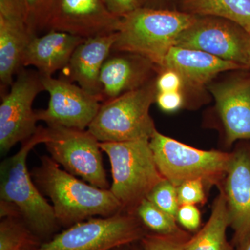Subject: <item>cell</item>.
Listing matches in <instances>:
<instances>
[{
    "instance_id": "7c38bea8",
    "label": "cell",
    "mask_w": 250,
    "mask_h": 250,
    "mask_svg": "<svg viewBox=\"0 0 250 250\" xmlns=\"http://www.w3.org/2000/svg\"><path fill=\"white\" fill-rule=\"evenodd\" d=\"M119 22L103 0H54L47 30L88 39L116 33Z\"/></svg>"
},
{
    "instance_id": "2e32d148",
    "label": "cell",
    "mask_w": 250,
    "mask_h": 250,
    "mask_svg": "<svg viewBox=\"0 0 250 250\" xmlns=\"http://www.w3.org/2000/svg\"><path fill=\"white\" fill-rule=\"evenodd\" d=\"M223 192L226 197L229 227L237 246L250 231V155L245 149L231 154Z\"/></svg>"
},
{
    "instance_id": "f1b7e54d",
    "label": "cell",
    "mask_w": 250,
    "mask_h": 250,
    "mask_svg": "<svg viewBox=\"0 0 250 250\" xmlns=\"http://www.w3.org/2000/svg\"><path fill=\"white\" fill-rule=\"evenodd\" d=\"M157 93L177 92L183 86L184 82L180 75L172 70L166 69L156 82Z\"/></svg>"
},
{
    "instance_id": "d590c367",
    "label": "cell",
    "mask_w": 250,
    "mask_h": 250,
    "mask_svg": "<svg viewBox=\"0 0 250 250\" xmlns=\"http://www.w3.org/2000/svg\"><path fill=\"white\" fill-rule=\"evenodd\" d=\"M249 38H250V34H249Z\"/></svg>"
},
{
    "instance_id": "ba28073f",
    "label": "cell",
    "mask_w": 250,
    "mask_h": 250,
    "mask_svg": "<svg viewBox=\"0 0 250 250\" xmlns=\"http://www.w3.org/2000/svg\"><path fill=\"white\" fill-rule=\"evenodd\" d=\"M45 91L40 73L23 67L16 75L9 91L0 104V152L6 154L18 143L30 139L37 132V111L34 100Z\"/></svg>"
},
{
    "instance_id": "52a82bcc",
    "label": "cell",
    "mask_w": 250,
    "mask_h": 250,
    "mask_svg": "<svg viewBox=\"0 0 250 250\" xmlns=\"http://www.w3.org/2000/svg\"><path fill=\"white\" fill-rule=\"evenodd\" d=\"M149 143L159 172L177 187L192 179L218 184L226 175L231 160V154L196 149L164 136L157 130Z\"/></svg>"
},
{
    "instance_id": "7a4b0ae2",
    "label": "cell",
    "mask_w": 250,
    "mask_h": 250,
    "mask_svg": "<svg viewBox=\"0 0 250 250\" xmlns=\"http://www.w3.org/2000/svg\"><path fill=\"white\" fill-rule=\"evenodd\" d=\"M197 19L188 13L140 8L120 18L112 52L141 56L162 67L179 34Z\"/></svg>"
},
{
    "instance_id": "277c9868",
    "label": "cell",
    "mask_w": 250,
    "mask_h": 250,
    "mask_svg": "<svg viewBox=\"0 0 250 250\" xmlns=\"http://www.w3.org/2000/svg\"><path fill=\"white\" fill-rule=\"evenodd\" d=\"M111 166L112 193L123 211L135 210L151 190L164 179L156 166L149 140L100 143Z\"/></svg>"
},
{
    "instance_id": "8992f818",
    "label": "cell",
    "mask_w": 250,
    "mask_h": 250,
    "mask_svg": "<svg viewBox=\"0 0 250 250\" xmlns=\"http://www.w3.org/2000/svg\"><path fill=\"white\" fill-rule=\"evenodd\" d=\"M148 232L135 213L121 211L74 224L37 250H111L139 243Z\"/></svg>"
},
{
    "instance_id": "cb8c5ba5",
    "label": "cell",
    "mask_w": 250,
    "mask_h": 250,
    "mask_svg": "<svg viewBox=\"0 0 250 250\" xmlns=\"http://www.w3.org/2000/svg\"><path fill=\"white\" fill-rule=\"evenodd\" d=\"M21 11L31 34L47 29L54 0H15Z\"/></svg>"
},
{
    "instance_id": "f546056e",
    "label": "cell",
    "mask_w": 250,
    "mask_h": 250,
    "mask_svg": "<svg viewBox=\"0 0 250 250\" xmlns=\"http://www.w3.org/2000/svg\"><path fill=\"white\" fill-rule=\"evenodd\" d=\"M108 11L117 18H122L142 8V0H103Z\"/></svg>"
},
{
    "instance_id": "ac0fdd59",
    "label": "cell",
    "mask_w": 250,
    "mask_h": 250,
    "mask_svg": "<svg viewBox=\"0 0 250 250\" xmlns=\"http://www.w3.org/2000/svg\"><path fill=\"white\" fill-rule=\"evenodd\" d=\"M245 67L203 51L173 46L166 55L162 68L177 72L184 84L199 89L220 72Z\"/></svg>"
},
{
    "instance_id": "6da1fadb",
    "label": "cell",
    "mask_w": 250,
    "mask_h": 250,
    "mask_svg": "<svg viewBox=\"0 0 250 250\" xmlns=\"http://www.w3.org/2000/svg\"><path fill=\"white\" fill-rule=\"evenodd\" d=\"M31 177L42 194L50 199L59 225L71 226L95 217L123 211L110 189L95 187L62 170L49 156H42Z\"/></svg>"
},
{
    "instance_id": "5bb4252c",
    "label": "cell",
    "mask_w": 250,
    "mask_h": 250,
    "mask_svg": "<svg viewBox=\"0 0 250 250\" xmlns=\"http://www.w3.org/2000/svg\"><path fill=\"white\" fill-rule=\"evenodd\" d=\"M116 39V33L85 39L74 51L61 78L76 82L81 88L104 102L100 75Z\"/></svg>"
},
{
    "instance_id": "484cf974",
    "label": "cell",
    "mask_w": 250,
    "mask_h": 250,
    "mask_svg": "<svg viewBox=\"0 0 250 250\" xmlns=\"http://www.w3.org/2000/svg\"><path fill=\"white\" fill-rule=\"evenodd\" d=\"M205 182L202 179L186 181L177 187L179 203L196 205L205 202Z\"/></svg>"
},
{
    "instance_id": "44dd1931",
    "label": "cell",
    "mask_w": 250,
    "mask_h": 250,
    "mask_svg": "<svg viewBox=\"0 0 250 250\" xmlns=\"http://www.w3.org/2000/svg\"><path fill=\"white\" fill-rule=\"evenodd\" d=\"M184 6L188 14L226 20L250 34V0H184Z\"/></svg>"
},
{
    "instance_id": "7402d4cb",
    "label": "cell",
    "mask_w": 250,
    "mask_h": 250,
    "mask_svg": "<svg viewBox=\"0 0 250 250\" xmlns=\"http://www.w3.org/2000/svg\"><path fill=\"white\" fill-rule=\"evenodd\" d=\"M135 214L149 232L186 240L192 237L179 228L176 218L161 210L147 199H144L139 204L135 210Z\"/></svg>"
},
{
    "instance_id": "836d02e7",
    "label": "cell",
    "mask_w": 250,
    "mask_h": 250,
    "mask_svg": "<svg viewBox=\"0 0 250 250\" xmlns=\"http://www.w3.org/2000/svg\"><path fill=\"white\" fill-rule=\"evenodd\" d=\"M131 245H126V246H123L118 247V248H114L111 250H131Z\"/></svg>"
},
{
    "instance_id": "e575fe53",
    "label": "cell",
    "mask_w": 250,
    "mask_h": 250,
    "mask_svg": "<svg viewBox=\"0 0 250 250\" xmlns=\"http://www.w3.org/2000/svg\"><path fill=\"white\" fill-rule=\"evenodd\" d=\"M131 250H143L141 244L137 245V243L131 245Z\"/></svg>"
},
{
    "instance_id": "d4e9b609",
    "label": "cell",
    "mask_w": 250,
    "mask_h": 250,
    "mask_svg": "<svg viewBox=\"0 0 250 250\" xmlns=\"http://www.w3.org/2000/svg\"><path fill=\"white\" fill-rule=\"evenodd\" d=\"M146 199L174 218L177 217L180 207L177 187L167 179H163L159 182L148 194Z\"/></svg>"
},
{
    "instance_id": "d6986e66",
    "label": "cell",
    "mask_w": 250,
    "mask_h": 250,
    "mask_svg": "<svg viewBox=\"0 0 250 250\" xmlns=\"http://www.w3.org/2000/svg\"><path fill=\"white\" fill-rule=\"evenodd\" d=\"M109 56L102 68L100 81L103 103L141 88L149 83L148 77L154 65L136 54L125 53Z\"/></svg>"
},
{
    "instance_id": "8fae6325",
    "label": "cell",
    "mask_w": 250,
    "mask_h": 250,
    "mask_svg": "<svg viewBox=\"0 0 250 250\" xmlns=\"http://www.w3.org/2000/svg\"><path fill=\"white\" fill-rule=\"evenodd\" d=\"M174 46L203 51L250 66L249 34L244 35L231 22L221 18H197L179 34Z\"/></svg>"
},
{
    "instance_id": "3957f363",
    "label": "cell",
    "mask_w": 250,
    "mask_h": 250,
    "mask_svg": "<svg viewBox=\"0 0 250 250\" xmlns=\"http://www.w3.org/2000/svg\"><path fill=\"white\" fill-rule=\"evenodd\" d=\"M47 127L39 126L21 149L5 159L0 166V198L11 202L20 210L21 218L41 240L48 238L58 228L53 207L48 203L28 170V154L47 139Z\"/></svg>"
},
{
    "instance_id": "603a6c76",
    "label": "cell",
    "mask_w": 250,
    "mask_h": 250,
    "mask_svg": "<svg viewBox=\"0 0 250 250\" xmlns=\"http://www.w3.org/2000/svg\"><path fill=\"white\" fill-rule=\"evenodd\" d=\"M41 243L22 218H3L0 223V250H37Z\"/></svg>"
},
{
    "instance_id": "83f0119b",
    "label": "cell",
    "mask_w": 250,
    "mask_h": 250,
    "mask_svg": "<svg viewBox=\"0 0 250 250\" xmlns=\"http://www.w3.org/2000/svg\"><path fill=\"white\" fill-rule=\"evenodd\" d=\"M176 219L189 231H197L201 225V214L195 205L180 206Z\"/></svg>"
},
{
    "instance_id": "9a60e30c",
    "label": "cell",
    "mask_w": 250,
    "mask_h": 250,
    "mask_svg": "<svg viewBox=\"0 0 250 250\" xmlns=\"http://www.w3.org/2000/svg\"><path fill=\"white\" fill-rule=\"evenodd\" d=\"M221 118L228 146L250 140V80L236 79L210 85Z\"/></svg>"
},
{
    "instance_id": "ffe728a7",
    "label": "cell",
    "mask_w": 250,
    "mask_h": 250,
    "mask_svg": "<svg viewBox=\"0 0 250 250\" xmlns=\"http://www.w3.org/2000/svg\"><path fill=\"white\" fill-rule=\"evenodd\" d=\"M229 227L228 204L221 189L213 203L208 221L187 242L184 250H236L227 238Z\"/></svg>"
},
{
    "instance_id": "4316f807",
    "label": "cell",
    "mask_w": 250,
    "mask_h": 250,
    "mask_svg": "<svg viewBox=\"0 0 250 250\" xmlns=\"http://www.w3.org/2000/svg\"><path fill=\"white\" fill-rule=\"evenodd\" d=\"M188 240L148 232L139 242L143 250H184Z\"/></svg>"
},
{
    "instance_id": "e0dca14e",
    "label": "cell",
    "mask_w": 250,
    "mask_h": 250,
    "mask_svg": "<svg viewBox=\"0 0 250 250\" xmlns=\"http://www.w3.org/2000/svg\"><path fill=\"white\" fill-rule=\"evenodd\" d=\"M85 39L53 29L34 36L23 54L22 67L33 66L41 75L52 76L67 66L74 51Z\"/></svg>"
},
{
    "instance_id": "30bf717a",
    "label": "cell",
    "mask_w": 250,
    "mask_h": 250,
    "mask_svg": "<svg viewBox=\"0 0 250 250\" xmlns=\"http://www.w3.org/2000/svg\"><path fill=\"white\" fill-rule=\"evenodd\" d=\"M41 76L45 91L48 92L50 98L46 109L36 111L39 121L45 122L47 126L88 129L103 100L64 79Z\"/></svg>"
},
{
    "instance_id": "d6a6232c",
    "label": "cell",
    "mask_w": 250,
    "mask_h": 250,
    "mask_svg": "<svg viewBox=\"0 0 250 250\" xmlns=\"http://www.w3.org/2000/svg\"><path fill=\"white\" fill-rule=\"evenodd\" d=\"M236 250H250V231L237 245Z\"/></svg>"
},
{
    "instance_id": "4dcf8cb0",
    "label": "cell",
    "mask_w": 250,
    "mask_h": 250,
    "mask_svg": "<svg viewBox=\"0 0 250 250\" xmlns=\"http://www.w3.org/2000/svg\"><path fill=\"white\" fill-rule=\"evenodd\" d=\"M156 102L162 111L174 112L182 107L184 104V98L179 91L157 93Z\"/></svg>"
},
{
    "instance_id": "4fadbf2b",
    "label": "cell",
    "mask_w": 250,
    "mask_h": 250,
    "mask_svg": "<svg viewBox=\"0 0 250 250\" xmlns=\"http://www.w3.org/2000/svg\"><path fill=\"white\" fill-rule=\"evenodd\" d=\"M34 36L15 0H0V82L11 86L21 69L26 47Z\"/></svg>"
},
{
    "instance_id": "5b68a950",
    "label": "cell",
    "mask_w": 250,
    "mask_h": 250,
    "mask_svg": "<svg viewBox=\"0 0 250 250\" xmlns=\"http://www.w3.org/2000/svg\"><path fill=\"white\" fill-rule=\"evenodd\" d=\"M156 94V83L149 82L104 102L87 130L100 143L150 140L156 129L149 108Z\"/></svg>"
},
{
    "instance_id": "9c48e42d",
    "label": "cell",
    "mask_w": 250,
    "mask_h": 250,
    "mask_svg": "<svg viewBox=\"0 0 250 250\" xmlns=\"http://www.w3.org/2000/svg\"><path fill=\"white\" fill-rule=\"evenodd\" d=\"M45 144L50 157L67 172L87 183L108 188L100 142L88 130L47 126Z\"/></svg>"
},
{
    "instance_id": "1f68e13d",
    "label": "cell",
    "mask_w": 250,
    "mask_h": 250,
    "mask_svg": "<svg viewBox=\"0 0 250 250\" xmlns=\"http://www.w3.org/2000/svg\"><path fill=\"white\" fill-rule=\"evenodd\" d=\"M0 217L6 218H21V213L17 207L11 202L0 200Z\"/></svg>"
}]
</instances>
